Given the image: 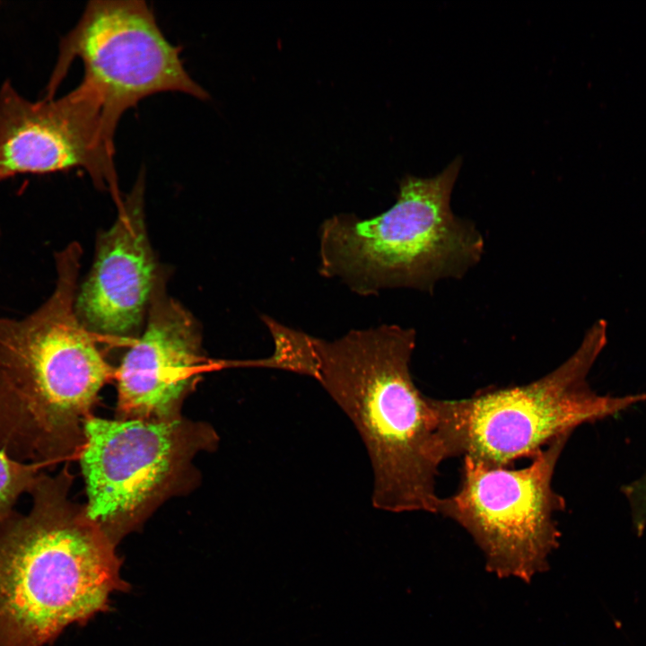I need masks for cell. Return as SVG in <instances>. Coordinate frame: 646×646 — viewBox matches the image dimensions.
Masks as SVG:
<instances>
[{"instance_id":"5bb4252c","label":"cell","mask_w":646,"mask_h":646,"mask_svg":"<svg viewBox=\"0 0 646 646\" xmlns=\"http://www.w3.org/2000/svg\"><path fill=\"white\" fill-rule=\"evenodd\" d=\"M620 491L628 505L632 528L637 536H641L646 530V470L624 484Z\"/></svg>"},{"instance_id":"7c38bea8","label":"cell","mask_w":646,"mask_h":646,"mask_svg":"<svg viewBox=\"0 0 646 646\" xmlns=\"http://www.w3.org/2000/svg\"><path fill=\"white\" fill-rule=\"evenodd\" d=\"M0 450L21 461L52 465L48 444L36 421L1 372Z\"/></svg>"},{"instance_id":"6da1fadb","label":"cell","mask_w":646,"mask_h":646,"mask_svg":"<svg viewBox=\"0 0 646 646\" xmlns=\"http://www.w3.org/2000/svg\"><path fill=\"white\" fill-rule=\"evenodd\" d=\"M299 340L306 376L323 387L363 441L372 506L437 513L436 477L448 457L431 397L410 371L415 331L384 324L330 341L300 331Z\"/></svg>"},{"instance_id":"4fadbf2b","label":"cell","mask_w":646,"mask_h":646,"mask_svg":"<svg viewBox=\"0 0 646 646\" xmlns=\"http://www.w3.org/2000/svg\"><path fill=\"white\" fill-rule=\"evenodd\" d=\"M46 467L18 460L0 450V519L13 511L18 498L31 491Z\"/></svg>"},{"instance_id":"52a82bcc","label":"cell","mask_w":646,"mask_h":646,"mask_svg":"<svg viewBox=\"0 0 646 646\" xmlns=\"http://www.w3.org/2000/svg\"><path fill=\"white\" fill-rule=\"evenodd\" d=\"M570 437L554 440L519 469L463 457L458 490L440 497L437 513L472 536L485 555L488 570L498 576L529 581L546 570L548 555L558 546L554 515L566 503L554 490L553 477Z\"/></svg>"},{"instance_id":"3957f363","label":"cell","mask_w":646,"mask_h":646,"mask_svg":"<svg viewBox=\"0 0 646 646\" xmlns=\"http://www.w3.org/2000/svg\"><path fill=\"white\" fill-rule=\"evenodd\" d=\"M460 167L456 158L434 177L407 175L396 203L372 218L340 214L325 220L319 274L362 296L390 288L431 291L441 279L462 277L480 261L484 241L450 207Z\"/></svg>"},{"instance_id":"8fae6325","label":"cell","mask_w":646,"mask_h":646,"mask_svg":"<svg viewBox=\"0 0 646 646\" xmlns=\"http://www.w3.org/2000/svg\"><path fill=\"white\" fill-rule=\"evenodd\" d=\"M144 179L118 206L113 225L98 238L92 267L76 293L75 311L87 330L128 340L140 330L158 272L144 212Z\"/></svg>"},{"instance_id":"8992f818","label":"cell","mask_w":646,"mask_h":646,"mask_svg":"<svg viewBox=\"0 0 646 646\" xmlns=\"http://www.w3.org/2000/svg\"><path fill=\"white\" fill-rule=\"evenodd\" d=\"M79 452L88 519L114 545L194 483L195 456L218 443L207 423L90 415Z\"/></svg>"},{"instance_id":"9c48e42d","label":"cell","mask_w":646,"mask_h":646,"mask_svg":"<svg viewBox=\"0 0 646 646\" xmlns=\"http://www.w3.org/2000/svg\"><path fill=\"white\" fill-rule=\"evenodd\" d=\"M115 131L101 98L83 81L58 99L38 101L5 82L0 89V181L17 174L83 168L119 205Z\"/></svg>"},{"instance_id":"ba28073f","label":"cell","mask_w":646,"mask_h":646,"mask_svg":"<svg viewBox=\"0 0 646 646\" xmlns=\"http://www.w3.org/2000/svg\"><path fill=\"white\" fill-rule=\"evenodd\" d=\"M75 58L83 64V82L96 90L115 129L123 113L148 96L179 92L208 98L185 69L180 48L166 39L144 1H90L60 42L46 98H54Z\"/></svg>"},{"instance_id":"30bf717a","label":"cell","mask_w":646,"mask_h":646,"mask_svg":"<svg viewBox=\"0 0 646 646\" xmlns=\"http://www.w3.org/2000/svg\"><path fill=\"white\" fill-rule=\"evenodd\" d=\"M153 288L142 335L115 371L116 418L170 421L180 415L203 363L202 337L194 317L169 297L161 282Z\"/></svg>"},{"instance_id":"5b68a950","label":"cell","mask_w":646,"mask_h":646,"mask_svg":"<svg viewBox=\"0 0 646 646\" xmlns=\"http://www.w3.org/2000/svg\"><path fill=\"white\" fill-rule=\"evenodd\" d=\"M82 249L56 254L48 299L22 319L0 317V372L36 421L54 464L80 452L83 424L115 371L75 311Z\"/></svg>"},{"instance_id":"7a4b0ae2","label":"cell","mask_w":646,"mask_h":646,"mask_svg":"<svg viewBox=\"0 0 646 646\" xmlns=\"http://www.w3.org/2000/svg\"><path fill=\"white\" fill-rule=\"evenodd\" d=\"M67 467L42 472L28 513L0 519V646H41L124 589L114 546L72 502Z\"/></svg>"},{"instance_id":"277c9868","label":"cell","mask_w":646,"mask_h":646,"mask_svg":"<svg viewBox=\"0 0 646 646\" xmlns=\"http://www.w3.org/2000/svg\"><path fill=\"white\" fill-rule=\"evenodd\" d=\"M607 343V323L597 320L561 365L530 383L488 388L458 400L431 397L448 458L467 457L510 467L533 458L579 426L615 416L646 402V391L601 395L588 377Z\"/></svg>"}]
</instances>
